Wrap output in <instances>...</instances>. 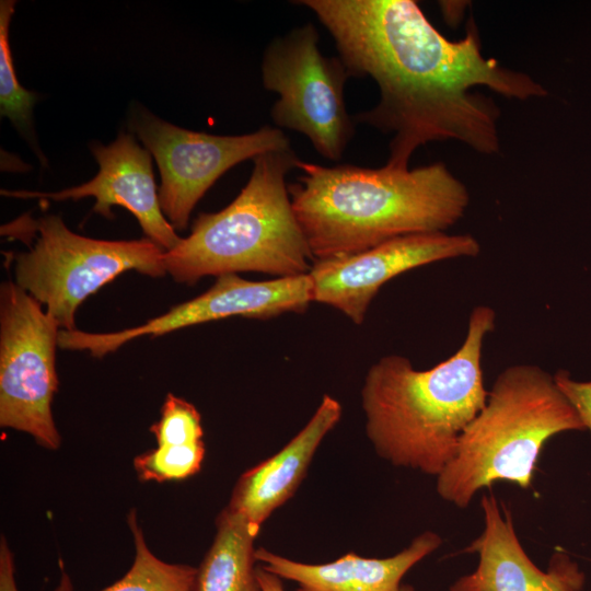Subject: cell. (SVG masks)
<instances>
[{
    "instance_id": "cell-1",
    "label": "cell",
    "mask_w": 591,
    "mask_h": 591,
    "mask_svg": "<svg viewBox=\"0 0 591 591\" xmlns=\"http://www.w3.org/2000/svg\"><path fill=\"white\" fill-rule=\"evenodd\" d=\"M333 37L350 77H370L378 104L354 116L392 134L386 166L408 170L413 153L431 141L457 140L482 154L499 151V108L472 93L486 86L506 97H542L529 74L482 54L470 23L459 40L444 37L413 0H300Z\"/></svg>"
},
{
    "instance_id": "cell-2",
    "label": "cell",
    "mask_w": 591,
    "mask_h": 591,
    "mask_svg": "<svg viewBox=\"0 0 591 591\" xmlns=\"http://www.w3.org/2000/svg\"><path fill=\"white\" fill-rule=\"evenodd\" d=\"M303 174L288 189L314 260L360 253L395 237L447 232L470 195L444 163L413 170L300 160Z\"/></svg>"
},
{
    "instance_id": "cell-3",
    "label": "cell",
    "mask_w": 591,
    "mask_h": 591,
    "mask_svg": "<svg viewBox=\"0 0 591 591\" xmlns=\"http://www.w3.org/2000/svg\"><path fill=\"white\" fill-rule=\"evenodd\" d=\"M495 321L490 306H475L463 344L428 370L398 355L370 367L361 404L367 436L382 459L436 477L454 459L463 431L487 401L482 356Z\"/></svg>"
},
{
    "instance_id": "cell-4",
    "label": "cell",
    "mask_w": 591,
    "mask_h": 591,
    "mask_svg": "<svg viewBox=\"0 0 591 591\" xmlns=\"http://www.w3.org/2000/svg\"><path fill=\"white\" fill-rule=\"evenodd\" d=\"M252 174L235 199L201 213L190 234L164 251L166 273L196 283L205 276L256 271L281 277L309 274L314 262L292 208L287 174L300 159L291 147L253 159Z\"/></svg>"
},
{
    "instance_id": "cell-5",
    "label": "cell",
    "mask_w": 591,
    "mask_h": 591,
    "mask_svg": "<svg viewBox=\"0 0 591 591\" xmlns=\"http://www.w3.org/2000/svg\"><path fill=\"white\" fill-rule=\"evenodd\" d=\"M583 430L554 375L535 364L510 366L496 378L454 459L437 476V493L464 509L495 483L528 489L545 443L558 433Z\"/></svg>"
},
{
    "instance_id": "cell-6",
    "label": "cell",
    "mask_w": 591,
    "mask_h": 591,
    "mask_svg": "<svg viewBox=\"0 0 591 591\" xmlns=\"http://www.w3.org/2000/svg\"><path fill=\"white\" fill-rule=\"evenodd\" d=\"M34 246L15 257V283L46 306L61 329L73 331L78 306L127 270L166 274L164 250L149 239L104 241L79 235L48 215L37 223Z\"/></svg>"
},
{
    "instance_id": "cell-7",
    "label": "cell",
    "mask_w": 591,
    "mask_h": 591,
    "mask_svg": "<svg viewBox=\"0 0 591 591\" xmlns=\"http://www.w3.org/2000/svg\"><path fill=\"white\" fill-rule=\"evenodd\" d=\"M349 78L338 56L321 53L311 23L274 38L264 51L263 85L279 95L270 109L276 127L304 135L318 154L332 161L343 158L356 131L344 97Z\"/></svg>"
},
{
    "instance_id": "cell-8",
    "label": "cell",
    "mask_w": 591,
    "mask_h": 591,
    "mask_svg": "<svg viewBox=\"0 0 591 591\" xmlns=\"http://www.w3.org/2000/svg\"><path fill=\"white\" fill-rule=\"evenodd\" d=\"M59 325L15 282L0 289V426L24 431L49 450L60 447L51 402L58 390Z\"/></svg>"
},
{
    "instance_id": "cell-9",
    "label": "cell",
    "mask_w": 591,
    "mask_h": 591,
    "mask_svg": "<svg viewBox=\"0 0 591 591\" xmlns=\"http://www.w3.org/2000/svg\"><path fill=\"white\" fill-rule=\"evenodd\" d=\"M129 126L155 159L161 209L175 230L187 228L196 204L229 169L290 147L285 132L268 125L246 135L217 136L177 127L140 109L134 112Z\"/></svg>"
},
{
    "instance_id": "cell-10",
    "label": "cell",
    "mask_w": 591,
    "mask_h": 591,
    "mask_svg": "<svg viewBox=\"0 0 591 591\" xmlns=\"http://www.w3.org/2000/svg\"><path fill=\"white\" fill-rule=\"evenodd\" d=\"M312 302L309 274L264 281H251L236 274H228L219 276L206 292L142 325L112 333L60 329L58 347L88 350L94 357H103L141 336L155 337L236 315L266 320L288 312L302 313Z\"/></svg>"
},
{
    "instance_id": "cell-11",
    "label": "cell",
    "mask_w": 591,
    "mask_h": 591,
    "mask_svg": "<svg viewBox=\"0 0 591 591\" xmlns=\"http://www.w3.org/2000/svg\"><path fill=\"white\" fill-rule=\"evenodd\" d=\"M479 253L480 245L471 234L434 232L395 237L360 253L314 260L309 271L312 300L361 324L371 301L389 280L427 264Z\"/></svg>"
},
{
    "instance_id": "cell-12",
    "label": "cell",
    "mask_w": 591,
    "mask_h": 591,
    "mask_svg": "<svg viewBox=\"0 0 591 591\" xmlns=\"http://www.w3.org/2000/svg\"><path fill=\"white\" fill-rule=\"evenodd\" d=\"M91 150L100 169L92 179L82 185L57 193L4 189L1 194L54 200L91 196L96 199L93 212L112 218V207L121 206L137 218L149 240L164 251L175 247L182 237L161 209L150 152L140 147L131 135L123 132L108 146L94 144Z\"/></svg>"
},
{
    "instance_id": "cell-13",
    "label": "cell",
    "mask_w": 591,
    "mask_h": 591,
    "mask_svg": "<svg viewBox=\"0 0 591 591\" xmlns=\"http://www.w3.org/2000/svg\"><path fill=\"white\" fill-rule=\"evenodd\" d=\"M484 530L465 548L475 553V570L460 577L450 591H582L586 575L564 552L541 570L522 547L510 511L493 495L480 500Z\"/></svg>"
},
{
    "instance_id": "cell-14",
    "label": "cell",
    "mask_w": 591,
    "mask_h": 591,
    "mask_svg": "<svg viewBox=\"0 0 591 591\" xmlns=\"http://www.w3.org/2000/svg\"><path fill=\"white\" fill-rule=\"evenodd\" d=\"M341 416V406L329 395L308 424L279 452L241 475L227 508L260 530L269 515L292 497L324 437Z\"/></svg>"
},
{
    "instance_id": "cell-15",
    "label": "cell",
    "mask_w": 591,
    "mask_h": 591,
    "mask_svg": "<svg viewBox=\"0 0 591 591\" xmlns=\"http://www.w3.org/2000/svg\"><path fill=\"white\" fill-rule=\"evenodd\" d=\"M442 543L439 534L426 531L408 547L386 558H367L348 553L327 564L291 560L264 547L255 558L267 571L298 583V591H402L401 581L417 563Z\"/></svg>"
},
{
    "instance_id": "cell-16",
    "label": "cell",
    "mask_w": 591,
    "mask_h": 591,
    "mask_svg": "<svg viewBox=\"0 0 591 591\" xmlns=\"http://www.w3.org/2000/svg\"><path fill=\"white\" fill-rule=\"evenodd\" d=\"M215 540L197 568L195 591H260L254 567L259 529L227 507L216 520Z\"/></svg>"
},
{
    "instance_id": "cell-17",
    "label": "cell",
    "mask_w": 591,
    "mask_h": 591,
    "mask_svg": "<svg viewBox=\"0 0 591 591\" xmlns=\"http://www.w3.org/2000/svg\"><path fill=\"white\" fill-rule=\"evenodd\" d=\"M127 522L135 543L134 563L119 580L101 591H195L197 568L158 558L146 543L135 509ZM55 591H72L67 576Z\"/></svg>"
},
{
    "instance_id": "cell-18",
    "label": "cell",
    "mask_w": 591,
    "mask_h": 591,
    "mask_svg": "<svg viewBox=\"0 0 591 591\" xmlns=\"http://www.w3.org/2000/svg\"><path fill=\"white\" fill-rule=\"evenodd\" d=\"M14 1L0 2V113L30 140L33 137V107L37 95L24 89L15 73L9 42Z\"/></svg>"
},
{
    "instance_id": "cell-19",
    "label": "cell",
    "mask_w": 591,
    "mask_h": 591,
    "mask_svg": "<svg viewBox=\"0 0 591 591\" xmlns=\"http://www.w3.org/2000/svg\"><path fill=\"white\" fill-rule=\"evenodd\" d=\"M205 456L204 442L183 445H158L137 455L135 470L144 482L181 480L196 474Z\"/></svg>"
},
{
    "instance_id": "cell-20",
    "label": "cell",
    "mask_w": 591,
    "mask_h": 591,
    "mask_svg": "<svg viewBox=\"0 0 591 591\" xmlns=\"http://www.w3.org/2000/svg\"><path fill=\"white\" fill-rule=\"evenodd\" d=\"M150 431L158 445H183L202 441L201 419L196 407L173 394H167L160 419Z\"/></svg>"
},
{
    "instance_id": "cell-21",
    "label": "cell",
    "mask_w": 591,
    "mask_h": 591,
    "mask_svg": "<svg viewBox=\"0 0 591 591\" xmlns=\"http://www.w3.org/2000/svg\"><path fill=\"white\" fill-rule=\"evenodd\" d=\"M554 381L578 414L586 430L591 433V381H575L569 372L564 370L554 374Z\"/></svg>"
},
{
    "instance_id": "cell-22",
    "label": "cell",
    "mask_w": 591,
    "mask_h": 591,
    "mask_svg": "<svg viewBox=\"0 0 591 591\" xmlns=\"http://www.w3.org/2000/svg\"><path fill=\"white\" fill-rule=\"evenodd\" d=\"M0 591H19L15 581L14 557L3 536L0 543Z\"/></svg>"
},
{
    "instance_id": "cell-23",
    "label": "cell",
    "mask_w": 591,
    "mask_h": 591,
    "mask_svg": "<svg viewBox=\"0 0 591 591\" xmlns=\"http://www.w3.org/2000/svg\"><path fill=\"white\" fill-rule=\"evenodd\" d=\"M256 578L260 591H286L281 578L267 571L262 566L256 567Z\"/></svg>"
},
{
    "instance_id": "cell-24",
    "label": "cell",
    "mask_w": 591,
    "mask_h": 591,
    "mask_svg": "<svg viewBox=\"0 0 591 591\" xmlns=\"http://www.w3.org/2000/svg\"><path fill=\"white\" fill-rule=\"evenodd\" d=\"M402 591H415V589L409 584H403Z\"/></svg>"
}]
</instances>
